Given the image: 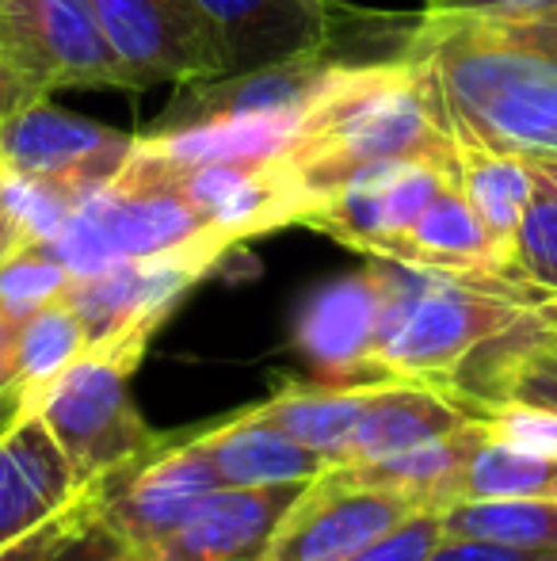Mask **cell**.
Instances as JSON below:
<instances>
[{
  "instance_id": "obj_38",
  "label": "cell",
  "mask_w": 557,
  "mask_h": 561,
  "mask_svg": "<svg viewBox=\"0 0 557 561\" xmlns=\"http://www.w3.org/2000/svg\"><path fill=\"white\" fill-rule=\"evenodd\" d=\"M531 318H535V325L543 329V333L557 336V298H543V302L531 310Z\"/></svg>"
},
{
  "instance_id": "obj_13",
  "label": "cell",
  "mask_w": 557,
  "mask_h": 561,
  "mask_svg": "<svg viewBox=\"0 0 557 561\" xmlns=\"http://www.w3.org/2000/svg\"><path fill=\"white\" fill-rule=\"evenodd\" d=\"M454 180L446 161H394L359 172L344 187L317 203L305 226L336 237L367 256H386V249L423 215L431 199Z\"/></svg>"
},
{
  "instance_id": "obj_29",
  "label": "cell",
  "mask_w": 557,
  "mask_h": 561,
  "mask_svg": "<svg viewBox=\"0 0 557 561\" xmlns=\"http://www.w3.org/2000/svg\"><path fill=\"white\" fill-rule=\"evenodd\" d=\"M512 272L543 298H557V184H550L543 172H538L535 195L515 229Z\"/></svg>"
},
{
  "instance_id": "obj_6",
  "label": "cell",
  "mask_w": 557,
  "mask_h": 561,
  "mask_svg": "<svg viewBox=\"0 0 557 561\" xmlns=\"http://www.w3.org/2000/svg\"><path fill=\"white\" fill-rule=\"evenodd\" d=\"M199 432L202 428L172 432L112 478L92 481L100 531L104 539H112L115 550L153 554L222 485Z\"/></svg>"
},
{
  "instance_id": "obj_18",
  "label": "cell",
  "mask_w": 557,
  "mask_h": 561,
  "mask_svg": "<svg viewBox=\"0 0 557 561\" xmlns=\"http://www.w3.org/2000/svg\"><path fill=\"white\" fill-rule=\"evenodd\" d=\"M469 421H474V413L436 386L409 382V378H379L367 393L363 416H359L356 432L344 447V458L336 466L402 455V450L451 436Z\"/></svg>"
},
{
  "instance_id": "obj_40",
  "label": "cell",
  "mask_w": 557,
  "mask_h": 561,
  "mask_svg": "<svg viewBox=\"0 0 557 561\" xmlns=\"http://www.w3.org/2000/svg\"><path fill=\"white\" fill-rule=\"evenodd\" d=\"M531 164H535L538 172H543L550 184H557V153H546V157H527Z\"/></svg>"
},
{
  "instance_id": "obj_26",
  "label": "cell",
  "mask_w": 557,
  "mask_h": 561,
  "mask_svg": "<svg viewBox=\"0 0 557 561\" xmlns=\"http://www.w3.org/2000/svg\"><path fill=\"white\" fill-rule=\"evenodd\" d=\"M446 539L504 542V547L557 550V501L538 496H492V501H454L443 512Z\"/></svg>"
},
{
  "instance_id": "obj_5",
  "label": "cell",
  "mask_w": 557,
  "mask_h": 561,
  "mask_svg": "<svg viewBox=\"0 0 557 561\" xmlns=\"http://www.w3.org/2000/svg\"><path fill=\"white\" fill-rule=\"evenodd\" d=\"M135 370V363L89 344V352L61 370V378L38 401L35 413L69 455L81 485L112 478L164 439L141 421L130 398Z\"/></svg>"
},
{
  "instance_id": "obj_35",
  "label": "cell",
  "mask_w": 557,
  "mask_h": 561,
  "mask_svg": "<svg viewBox=\"0 0 557 561\" xmlns=\"http://www.w3.org/2000/svg\"><path fill=\"white\" fill-rule=\"evenodd\" d=\"M489 23L504 38L543 54V58H550L557 66V8L554 12H543V15H531V20H489Z\"/></svg>"
},
{
  "instance_id": "obj_15",
  "label": "cell",
  "mask_w": 557,
  "mask_h": 561,
  "mask_svg": "<svg viewBox=\"0 0 557 561\" xmlns=\"http://www.w3.org/2000/svg\"><path fill=\"white\" fill-rule=\"evenodd\" d=\"M386 275L382 260L371 256L363 272L321 287L298 313V352L328 378V382H374V340H379Z\"/></svg>"
},
{
  "instance_id": "obj_10",
  "label": "cell",
  "mask_w": 557,
  "mask_h": 561,
  "mask_svg": "<svg viewBox=\"0 0 557 561\" xmlns=\"http://www.w3.org/2000/svg\"><path fill=\"white\" fill-rule=\"evenodd\" d=\"M413 501L390 493V489H374L363 481L344 478L340 470L328 466L305 489L282 524L271 535L268 550L260 561H340L351 558L356 550L379 542L394 527H402L409 516H417Z\"/></svg>"
},
{
  "instance_id": "obj_3",
  "label": "cell",
  "mask_w": 557,
  "mask_h": 561,
  "mask_svg": "<svg viewBox=\"0 0 557 561\" xmlns=\"http://www.w3.org/2000/svg\"><path fill=\"white\" fill-rule=\"evenodd\" d=\"M379 260V256H374ZM382 302L374 367L382 378H409L451 390L477 352L531 318L543 295L512 275H451L382 260Z\"/></svg>"
},
{
  "instance_id": "obj_1",
  "label": "cell",
  "mask_w": 557,
  "mask_h": 561,
  "mask_svg": "<svg viewBox=\"0 0 557 561\" xmlns=\"http://www.w3.org/2000/svg\"><path fill=\"white\" fill-rule=\"evenodd\" d=\"M282 161L302 180L313 207L379 164H454V138L428 66L409 54L371 61L348 89L313 112Z\"/></svg>"
},
{
  "instance_id": "obj_21",
  "label": "cell",
  "mask_w": 557,
  "mask_h": 561,
  "mask_svg": "<svg viewBox=\"0 0 557 561\" xmlns=\"http://www.w3.org/2000/svg\"><path fill=\"white\" fill-rule=\"evenodd\" d=\"M446 126L454 138V180H459L462 195L477 210L485 229L497 237L500 249L512 260L515 229H520L523 210L535 195L538 172L531 169L527 157L489 146L454 118H446Z\"/></svg>"
},
{
  "instance_id": "obj_32",
  "label": "cell",
  "mask_w": 557,
  "mask_h": 561,
  "mask_svg": "<svg viewBox=\"0 0 557 561\" xmlns=\"http://www.w3.org/2000/svg\"><path fill=\"white\" fill-rule=\"evenodd\" d=\"M443 542V516L436 508H423L417 516H409L402 527H394L390 535H382L379 542L356 550L351 558L340 561H428L431 550Z\"/></svg>"
},
{
  "instance_id": "obj_12",
  "label": "cell",
  "mask_w": 557,
  "mask_h": 561,
  "mask_svg": "<svg viewBox=\"0 0 557 561\" xmlns=\"http://www.w3.org/2000/svg\"><path fill=\"white\" fill-rule=\"evenodd\" d=\"M92 8L135 92L161 81L195 84L230 73L218 38L184 0H92Z\"/></svg>"
},
{
  "instance_id": "obj_36",
  "label": "cell",
  "mask_w": 557,
  "mask_h": 561,
  "mask_svg": "<svg viewBox=\"0 0 557 561\" xmlns=\"http://www.w3.org/2000/svg\"><path fill=\"white\" fill-rule=\"evenodd\" d=\"M43 100H46V92L38 89L27 73H20L4 54H0V123H8L12 115H20L23 107L43 104Z\"/></svg>"
},
{
  "instance_id": "obj_24",
  "label": "cell",
  "mask_w": 557,
  "mask_h": 561,
  "mask_svg": "<svg viewBox=\"0 0 557 561\" xmlns=\"http://www.w3.org/2000/svg\"><path fill=\"white\" fill-rule=\"evenodd\" d=\"M379 382V378H374ZM374 382H313V386H279L268 401H260V413L276 428L294 436L298 444L321 450L328 462H340L359 416H363L367 393Z\"/></svg>"
},
{
  "instance_id": "obj_34",
  "label": "cell",
  "mask_w": 557,
  "mask_h": 561,
  "mask_svg": "<svg viewBox=\"0 0 557 561\" xmlns=\"http://www.w3.org/2000/svg\"><path fill=\"white\" fill-rule=\"evenodd\" d=\"M554 8L557 0H423V12H462L481 20H531Z\"/></svg>"
},
{
  "instance_id": "obj_27",
  "label": "cell",
  "mask_w": 557,
  "mask_h": 561,
  "mask_svg": "<svg viewBox=\"0 0 557 561\" xmlns=\"http://www.w3.org/2000/svg\"><path fill=\"white\" fill-rule=\"evenodd\" d=\"M492 496L557 501V458L523 455L485 436L462 470L459 501H492Z\"/></svg>"
},
{
  "instance_id": "obj_11",
  "label": "cell",
  "mask_w": 557,
  "mask_h": 561,
  "mask_svg": "<svg viewBox=\"0 0 557 561\" xmlns=\"http://www.w3.org/2000/svg\"><path fill=\"white\" fill-rule=\"evenodd\" d=\"M135 141L138 134H119L84 115L58 112L43 100L0 123V169L50 180L92 199L127 169Z\"/></svg>"
},
{
  "instance_id": "obj_28",
  "label": "cell",
  "mask_w": 557,
  "mask_h": 561,
  "mask_svg": "<svg viewBox=\"0 0 557 561\" xmlns=\"http://www.w3.org/2000/svg\"><path fill=\"white\" fill-rule=\"evenodd\" d=\"M69 287H73V272L46 241L20 237L12 249L0 252V306L15 321L66 298Z\"/></svg>"
},
{
  "instance_id": "obj_39",
  "label": "cell",
  "mask_w": 557,
  "mask_h": 561,
  "mask_svg": "<svg viewBox=\"0 0 557 561\" xmlns=\"http://www.w3.org/2000/svg\"><path fill=\"white\" fill-rule=\"evenodd\" d=\"M15 241H20V233H15L12 218L4 215V207H0V252H4V249H12Z\"/></svg>"
},
{
  "instance_id": "obj_30",
  "label": "cell",
  "mask_w": 557,
  "mask_h": 561,
  "mask_svg": "<svg viewBox=\"0 0 557 561\" xmlns=\"http://www.w3.org/2000/svg\"><path fill=\"white\" fill-rule=\"evenodd\" d=\"M485 436L523 455L557 458V405L535 398H492L474 409Z\"/></svg>"
},
{
  "instance_id": "obj_33",
  "label": "cell",
  "mask_w": 557,
  "mask_h": 561,
  "mask_svg": "<svg viewBox=\"0 0 557 561\" xmlns=\"http://www.w3.org/2000/svg\"><path fill=\"white\" fill-rule=\"evenodd\" d=\"M428 561H557V550H527L504 547V542H477V539H446L428 554Z\"/></svg>"
},
{
  "instance_id": "obj_4",
  "label": "cell",
  "mask_w": 557,
  "mask_h": 561,
  "mask_svg": "<svg viewBox=\"0 0 557 561\" xmlns=\"http://www.w3.org/2000/svg\"><path fill=\"white\" fill-rule=\"evenodd\" d=\"M184 4L218 38L230 73H248L313 50H344V38L405 54L420 27V15L367 12L348 0H184Z\"/></svg>"
},
{
  "instance_id": "obj_37",
  "label": "cell",
  "mask_w": 557,
  "mask_h": 561,
  "mask_svg": "<svg viewBox=\"0 0 557 561\" xmlns=\"http://www.w3.org/2000/svg\"><path fill=\"white\" fill-rule=\"evenodd\" d=\"M15 336H20V321L0 306V405L15 393V378H20V363H15Z\"/></svg>"
},
{
  "instance_id": "obj_7",
  "label": "cell",
  "mask_w": 557,
  "mask_h": 561,
  "mask_svg": "<svg viewBox=\"0 0 557 561\" xmlns=\"http://www.w3.org/2000/svg\"><path fill=\"white\" fill-rule=\"evenodd\" d=\"M371 61L344 50H313L287 61L248 69V73L214 77V81L179 84V96L153 118L146 134L184 130V126L237 123V118H310L325 100L348 89Z\"/></svg>"
},
{
  "instance_id": "obj_14",
  "label": "cell",
  "mask_w": 557,
  "mask_h": 561,
  "mask_svg": "<svg viewBox=\"0 0 557 561\" xmlns=\"http://www.w3.org/2000/svg\"><path fill=\"white\" fill-rule=\"evenodd\" d=\"M81 210L104 233L115 260L199 256L218 264L233 249L184 195L146 180L115 176L92 199H84Z\"/></svg>"
},
{
  "instance_id": "obj_8",
  "label": "cell",
  "mask_w": 557,
  "mask_h": 561,
  "mask_svg": "<svg viewBox=\"0 0 557 561\" xmlns=\"http://www.w3.org/2000/svg\"><path fill=\"white\" fill-rule=\"evenodd\" d=\"M119 176L146 180L179 192L225 241L237 244L282 226H305L313 199L282 157L268 161H214V164H161L130 153Z\"/></svg>"
},
{
  "instance_id": "obj_41",
  "label": "cell",
  "mask_w": 557,
  "mask_h": 561,
  "mask_svg": "<svg viewBox=\"0 0 557 561\" xmlns=\"http://www.w3.org/2000/svg\"><path fill=\"white\" fill-rule=\"evenodd\" d=\"M107 561H146V558H138V554H127V550H115Z\"/></svg>"
},
{
  "instance_id": "obj_20",
  "label": "cell",
  "mask_w": 557,
  "mask_h": 561,
  "mask_svg": "<svg viewBox=\"0 0 557 561\" xmlns=\"http://www.w3.org/2000/svg\"><path fill=\"white\" fill-rule=\"evenodd\" d=\"M210 462L222 485H287V481H313L325 473L328 458L321 450L298 444L268 421L256 405L225 416L218 424H202L199 432Z\"/></svg>"
},
{
  "instance_id": "obj_19",
  "label": "cell",
  "mask_w": 557,
  "mask_h": 561,
  "mask_svg": "<svg viewBox=\"0 0 557 561\" xmlns=\"http://www.w3.org/2000/svg\"><path fill=\"white\" fill-rule=\"evenodd\" d=\"M405 267L423 272H451V275H512V260L500 249L497 237L485 229L477 210L462 195L459 180L443 187L423 207V215L386 249V256ZM523 283V279H520Z\"/></svg>"
},
{
  "instance_id": "obj_22",
  "label": "cell",
  "mask_w": 557,
  "mask_h": 561,
  "mask_svg": "<svg viewBox=\"0 0 557 561\" xmlns=\"http://www.w3.org/2000/svg\"><path fill=\"white\" fill-rule=\"evenodd\" d=\"M446 393L469 413L492 398H535L557 405V336L543 333L535 318H527L477 352Z\"/></svg>"
},
{
  "instance_id": "obj_25",
  "label": "cell",
  "mask_w": 557,
  "mask_h": 561,
  "mask_svg": "<svg viewBox=\"0 0 557 561\" xmlns=\"http://www.w3.org/2000/svg\"><path fill=\"white\" fill-rule=\"evenodd\" d=\"M92 336L84 318L69 298L43 306L31 318L20 321V336H15V363H20V378H15V393H20V413H35L38 401L46 398L61 370H69L84 352H89Z\"/></svg>"
},
{
  "instance_id": "obj_9",
  "label": "cell",
  "mask_w": 557,
  "mask_h": 561,
  "mask_svg": "<svg viewBox=\"0 0 557 561\" xmlns=\"http://www.w3.org/2000/svg\"><path fill=\"white\" fill-rule=\"evenodd\" d=\"M0 54L50 96L58 89H130L92 0H0Z\"/></svg>"
},
{
  "instance_id": "obj_31",
  "label": "cell",
  "mask_w": 557,
  "mask_h": 561,
  "mask_svg": "<svg viewBox=\"0 0 557 561\" xmlns=\"http://www.w3.org/2000/svg\"><path fill=\"white\" fill-rule=\"evenodd\" d=\"M100 531V512H96V485H84L58 516L38 524L35 531L20 535L15 542L0 547V561H66L77 547Z\"/></svg>"
},
{
  "instance_id": "obj_17",
  "label": "cell",
  "mask_w": 557,
  "mask_h": 561,
  "mask_svg": "<svg viewBox=\"0 0 557 561\" xmlns=\"http://www.w3.org/2000/svg\"><path fill=\"white\" fill-rule=\"evenodd\" d=\"M81 489L73 462L38 413H15L0 428V547L58 516Z\"/></svg>"
},
{
  "instance_id": "obj_16",
  "label": "cell",
  "mask_w": 557,
  "mask_h": 561,
  "mask_svg": "<svg viewBox=\"0 0 557 561\" xmlns=\"http://www.w3.org/2000/svg\"><path fill=\"white\" fill-rule=\"evenodd\" d=\"M305 481L287 485H218L192 512L176 535L161 542L146 561H260L271 535L298 501Z\"/></svg>"
},
{
  "instance_id": "obj_2",
  "label": "cell",
  "mask_w": 557,
  "mask_h": 561,
  "mask_svg": "<svg viewBox=\"0 0 557 561\" xmlns=\"http://www.w3.org/2000/svg\"><path fill=\"white\" fill-rule=\"evenodd\" d=\"M409 58L428 66L446 118L520 157L557 153V66L489 20L420 12Z\"/></svg>"
},
{
  "instance_id": "obj_23",
  "label": "cell",
  "mask_w": 557,
  "mask_h": 561,
  "mask_svg": "<svg viewBox=\"0 0 557 561\" xmlns=\"http://www.w3.org/2000/svg\"><path fill=\"white\" fill-rule=\"evenodd\" d=\"M481 439L485 428L474 416L459 432H451L443 439H431L423 447L402 450V455H390V458H374V462H344L333 466V470H340L351 481H363V485L390 489V493L413 501L417 508L443 512L446 504L459 501L462 470H466L469 455H474Z\"/></svg>"
}]
</instances>
